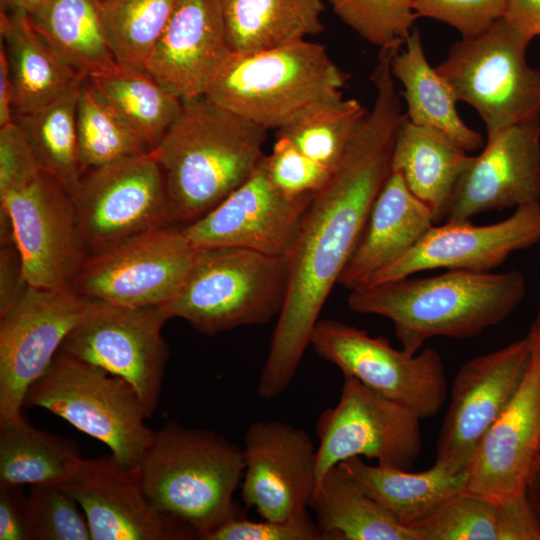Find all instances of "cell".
Returning <instances> with one entry per match:
<instances>
[{
  "label": "cell",
  "mask_w": 540,
  "mask_h": 540,
  "mask_svg": "<svg viewBox=\"0 0 540 540\" xmlns=\"http://www.w3.org/2000/svg\"><path fill=\"white\" fill-rule=\"evenodd\" d=\"M508 0H413L418 17L456 29L462 38L476 36L504 16Z\"/></svg>",
  "instance_id": "b9f144b4"
},
{
  "label": "cell",
  "mask_w": 540,
  "mask_h": 540,
  "mask_svg": "<svg viewBox=\"0 0 540 540\" xmlns=\"http://www.w3.org/2000/svg\"><path fill=\"white\" fill-rule=\"evenodd\" d=\"M400 524L413 526L465 490L467 472L453 474L435 463L421 472L369 465L361 457L337 465Z\"/></svg>",
  "instance_id": "484cf974"
},
{
  "label": "cell",
  "mask_w": 540,
  "mask_h": 540,
  "mask_svg": "<svg viewBox=\"0 0 540 540\" xmlns=\"http://www.w3.org/2000/svg\"><path fill=\"white\" fill-rule=\"evenodd\" d=\"M496 504L497 540H540V522L526 492Z\"/></svg>",
  "instance_id": "f6af8a7d"
},
{
  "label": "cell",
  "mask_w": 540,
  "mask_h": 540,
  "mask_svg": "<svg viewBox=\"0 0 540 540\" xmlns=\"http://www.w3.org/2000/svg\"><path fill=\"white\" fill-rule=\"evenodd\" d=\"M310 507L328 540H424L419 529L400 524L338 466L323 476Z\"/></svg>",
  "instance_id": "f546056e"
},
{
  "label": "cell",
  "mask_w": 540,
  "mask_h": 540,
  "mask_svg": "<svg viewBox=\"0 0 540 540\" xmlns=\"http://www.w3.org/2000/svg\"><path fill=\"white\" fill-rule=\"evenodd\" d=\"M32 540H91L80 504L60 485H32L27 496Z\"/></svg>",
  "instance_id": "ab89813d"
},
{
  "label": "cell",
  "mask_w": 540,
  "mask_h": 540,
  "mask_svg": "<svg viewBox=\"0 0 540 540\" xmlns=\"http://www.w3.org/2000/svg\"><path fill=\"white\" fill-rule=\"evenodd\" d=\"M105 36L118 64L146 71L177 0H98Z\"/></svg>",
  "instance_id": "e575fe53"
},
{
  "label": "cell",
  "mask_w": 540,
  "mask_h": 540,
  "mask_svg": "<svg viewBox=\"0 0 540 540\" xmlns=\"http://www.w3.org/2000/svg\"><path fill=\"white\" fill-rule=\"evenodd\" d=\"M314 196L291 197L278 189L265 155L243 184L182 230L195 248L241 247L286 256Z\"/></svg>",
  "instance_id": "ac0fdd59"
},
{
  "label": "cell",
  "mask_w": 540,
  "mask_h": 540,
  "mask_svg": "<svg viewBox=\"0 0 540 540\" xmlns=\"http://www.w3.org/2000/svg\"><path fill=\"white\" fill-rule=\"evenodd\" d=\"M47 0H0L1 10L7 11H23L26 13H31Z\"/></svg>",
  "instance_id": "f907efd6"
},
{
  "label": "cell",
  "mask_w": 540,
  "mask_h": 540,
  "mask_svg": "<svg viewBox=\"0 0 540 540\" xmlns=\"http://www.w3.org/2000/svg\"><path fill=\"white\" fill-rule=\"evenodd\" d=\"M267 172L283 193L291 197L317 194L328 183L332 171L302 153L285 137L276 136L266 155Z\"/></svg>",
  "instance_id": "60d3db41"
},
{
  "label": "cell",
  "mask_w": 540,
  "mask_h": 540,
  "mask_svg": "<svg viewBox=\"0 0 540 540\" xmlns=\"http://www.w3.org/2000/svg\"><path fill=\"white\" fill-rule=\"evenodd\" d=\"M42 170L17 123L0 128V197L25 186Z\"/></svg>",
  "instance_id": "ee69618b"
},
{
  "label": "cell",
  "mask_w": 540,
  "mask_h": 540,
  "mask_svg": "<svg viewBox=\"0 0 540 540\" xmlns=\"http://www.w3.org/2000/svg\"><path fill=\"white\" fill-rule=\"evenodd\" d=\"M526 494L540 522V467L529 483Z\"/></svg>",
  "instance_id": "816d5d0a"
},
{
  "label": "cell",
  "mask_w": 540,
  "mask_h": 540,
  "mask_svg": "<svg viewBox=\"0 0 540 540\" xmlns=\"http://www.w3.org/2000/svg\"><path fill=\"white\" fill-rule=\"evenodd\" d=\"M287 282L286 256L241 247L196 248L179 292L160 307L168 319H184L199 332L214 336L278 317Z\"/></svg>",
  "instance_id": "8992f818"
},
{
  "label": "cell",
  "mask_w": 540,
  "mask_h": 540,
  "mask_svg": "<svg viewBox=\"0 0 540 540\" xmlns=\"http://www.w3.org/2000/svg\"><path fill=\"white\" fill-rule=\"evenodd\" d=\"M267 130L206 96L182 108L150 151L159 163L174 221L189 223L216 207L265 157Z\"/></svg>",
  "instance_id": "3957f363"
},
{
  "label": "cell",
  "mask_w": 540,
  "mask_h": 540,
  "mask_svg": "<svg viewBox=\"0 0 540 540\" xmlns=\"http://www.w3.org/2000/svg\"><path fill=\"white\" fill-rule=\"evenodd\" d=\"M241 495L266 520L308 509L317 488L316 449L301 428L257 421L244 434Z\"/></svg>",
  "instance_id": "d6986e66"
},
{
  "label": "cell",
  "mask_w": 540,
  "mask_h": 540,
  "mask_svg": "<svg viewBox=\"0 0 540 540\" xmlns=\"http://www.w3.org/2000/svg\"><path fill=\"white\" fill-rule=\"evenodd\" d=\"M25 407H39L103 442L117 463L133 470L155 431L134 388L102 368L58 352L27 390Z\"/></svg>",
  "instance_id": "52a82bcc"
},
{
  "label": "cell",
  "mask_w": 540,
  "mask_h": 540,
  "mask_svg": "<svg viewBox=\"0 0 540 540\" xmlns=\"http://www.w3.org/2000/svg\"><path fill=\"white\" fill-rule=\"evenodd\" d=\"M530 358L527 334L460 367L437 439L435 463L453 474L467 472L481 439L519 389Z\"/></svg>",
  "instance_id": "2e32d148"
},
{
  "label": "cell",
  "mask_w": 540,
  "mask_h": 540,
  "mask_svg": "<svg viewBox=\"0 0 540 540\" xmlns=\"http://www.w3.org/2000/svg\"><path fill=\"white\" fill-rule=\"evenodd\" d=\"M76 128L84 173L149 152L88 78H84L80 89Z\"/></svg>",
  "instance_id": "d590c367"
},
{
  "label": "cell",
  "mask_w": 540,
  "mask_h": 540,
  "mask_svg": "<svg viewBox=\"0 0 540 540\" xmlns=\"http://www.w3.org/2000/svg\"><path fill=\"white\" fill-rule=\"evenodd\" d=\"M78 445L23 418L0 426V484H63L80 460Z\"/></svg>",
  "instance_id": "d6a6232c"
},
{
  "label": "cell",
  "mask_w": 540,
  "mask_h": 540,
  "mask_svg": "<svg viewBox=\"0 0 540 540\" xmlns=\"http://www.w3.org/2000/svg\"><path fill=\"white\" fill-rule=\"evenodd\" d=\"M167 320L160 306L127 307L89 299L59 351L124 379L150 418L158 407L169 358L161 333Z\"/></svg>",
  "instance_id": "9c48e42d"
},
{
  "label": "cell",
  "mask_w": 540,
  "mask_h": 540,
  "mask_svg": "<svg viewBox=\"0 0 540 540\" xmlns=\"http://www.w3.org/2000/svg\"><path fill=\"white\" fill-rule=\"evenodd\" d=\"M83 80H75L52 101L14 116L41 168L57 179L71 198L84 175L76 128Z\"/></svg>",
  "instance_id": "1f68e13d"
},
{
  "label": "cell",
  "mask_w": 540,
  "mask_h": 540,
  "mask_svg": "<svg viewBox=\"0 0 540 540\" xmlns=\"http://www.w3.org/2000/svg\"><path fill=\"white\" fill-rule=\"evenodd\" d=\"M207 540H328L308 509L284 520L260 522L236 516Z\"/></svg>",
  "instance_id": "7bdbcfd3"
},
{
  "label": "cell",
  "mask_w": 540,
  "mask_h": 540,
  "mask_svg": "<svg viewBox=\"0 0 540 540\" xmlns=\"http://www.w3.org/2000/svg\"><path fill=\"white\" fill-rule=\"evenodd\" d=\"M0 33L12 79L14 116L52 101L80 78L33 28L28 13L1 10Z\"/></svg>",
  "instance_id": "f1b7e54d"
},
{
  "label": "cell",
  "mask_w": 540,
  "mask_h": 540,
  "mask_svg": "<svg viewBox=\"0 0 540 540\" xmlns=\"http://www.w3.org/2000/svg\"><path fill=\"white\" fill-rule=\"evenodd\" d=\"M525 295L526 281L517 270H448L354 289L347 303L355 313L389 319L402 349L415 355L433 337L480 335L507 319Z\"/></svg>",
  "instance_id": "7a4b0ae2"
},
{
  "label": "cell",
  "mask_w": 540,
  "mask_h": 540,
  "mask_svg": "<svg viewBox=\"0 0 540 540\" xmlns=\"http://www.w3.org/2000/svg\"><path fill=\"white\" fill-rule=\"evenodd\" d=\"M530 41L502 17L484 32L455 42L435 68L457 101L477 111L487 137L540 117V72L526 61Z\"/></svg>",
  "instance_id": "ba28073f"
},
{
  "label": "cell",
  "mask_w": 540,
  "mask_h": 540,
  "mask_svg": "<svg viewBox=\"0 0 540 540\" xmlns=\"http://www.w3.org/2000/svg\"><path fill=\"white\" fill-rule=\"evenodd\" d=\"M60 486L80 504L92 540L199 539L190 525L157 511L112 454L81 457Z\"/></svg>",
  "instance_id": "44dd1931"
},
{
  "label": "cell",
  "mask_w": 540,
  "mask_h": 540,
  "mask_svg": "<svg viewBox=\"0 0 540 540\" xmlns=\"http://www.w3.org/2000/svg\"><path fill=\"white\" fill-rule=\"evenodd\" d=\"M516 394L487 430L467 469L464 492L500 502L526 492L540 467V329Z\"/></svg>",
  "instance_id": "e0dca14e"
},
{
  "label": "cell",
  "mask_w": 540,
  "mask_h": 540,
  "mask_svg": "<svg viewBox=\"0 0 540 540\" xmlns=\"http://www.w3.org/2000/svg\"><path fill=\"white\" fill-rule=\"evenodd\" d=\"M11 220L29 286L73 287L89 257L74 203L52 175L42 170L25 186L0 197Z\"/></svg>",
  "instance_id": "9a60e30c"
},
{
  "label": "cell",
  "mask_w": 540,
  "mask_h": 540,
  "mask_svg": "<svg viewBox=\"0 0 540 540\" xmlns=\"http://www.w3.org/2000/svg\"><path fill=\"white\" fill-rule=\"evenodd\" d=\"M149 503L207 538L239 516L233 495L242 482V448L209 430L167 422L131 470Z\"/></svg>",
  "instance_id": "277c9868"
},
{
  "label": "cell",
  "mask_w": 540,
  "mask_h": 540,
  "mask_svg": "<svg viewBox=\"0 0 540 540\" xmlns=\"http://www.w3.org/2000/svg\"><path fill=\"white\" fill-rule=\"evenodd\" d=\"M403 117L399 93L376 88L326 186L312 199L288 254L286 296L259 376L262 400L281 395L293 380L331 290L352 255L371 208L391 173Z\"/></svg>",
  "instance_id": "6da1fadb"
},
{
  "label": "cell",
  "mask_w": 540,
  "mask_h": 540,
  "mask_svg": "<svg viewBox=\"0 0 540 540\" xmlns=\"http://www.w3.org/2000/svg\"><path fill=\"white\" fill-rule=\"evenodd\" d=\"M503 18L531 40L540 35V0H508Z\"/></svg>",
  "instance_id": "c3c4849f"
},
{
  "label": "cell",
  "mask_w": 540,
  "mask_h": 540,
  "mask_svg": "<svg viewBox=\"0 0 540 540\" xmlns=\"http://www.w3.org/2000/svg\"><path fill=\"white\" fill-rule=\"evenodd\" d=\"M539 242L540 203L518 207L508 218L488 225L447 220L443 225H433L408 252L378 271L366 286L437 268L490 272L513 252Z\"/></svg>",
  "instance_id": "ffe728a7"
},
{
  "label": "cell",
  "mask_w": 540,
  "mask_h": 540,
  "mask_svg": "<svg viewBox=\"0 0 540 540\" xmlns=\"http://www.w3.org/2000/svg\"><path fill=\"white\" fill-rule=\"evenodd\" d=\"M29 287L15 243L2 244L0 250V315L10 310Z\"/></svg>",
  "instance_id": "7dc6e473"
},
{
  "label": "cell",
  "mask_w": 540,
  "mask_h": 540,
  "mask_svg": "<svg viewBox=\"0 0 540 540\" xmlns=\"http://www.w3.org/2000/svg\"><path fill=\"white\" fill-rule=\"evenodd\" d=\"M14 122V91L6 51L0 45V128Z\"/></svg>",
  "instance_id": "681fc988"
},
{
  "label": "cell",
  "mask_w": 540,
  "mask_h": 540,
  "mask_svg": "<svg viewBox=\"0 0 540 540\" xmlns=\"http://www.w3.org/2000/svg\"><path fill=\"white\" fill-rule=\"evenodd\" d=\"M433 225L428 207L408 189L399 173L391 171L338 284L350 291L366 286L378 271L408 252Z\"/></svg>",
  "instance_id": "cb8c5ba5"
},
{
  "label": "cell",
  "mask_w": 540,
  "mask_h": 540,
  "mask_svg": "<svg viewBox=\"0 0 540 540\" xmlns=\"http://www.w3.org/2000/svg\"><path fill=\"white\" fill-rule=\"evenodd\" d=\"M533 203H540V117L487 137L456 184L446 221Z\"/></svg>",
  "instance_id": "7402d4cb"
},
{
  "label": "cell",
  "mask_w": 540,
  "mask_h": 540,
  "mask_svg": "<svg viewBox=\"0 0 540 540\" xmlns=\"http://www.w3.org/2000/svg\"><path fill=\"white\" fill-rule=\"evenodd\" d=\"M233 53L249 54L324 30L322 0H219Z\"/></svg>",
  "instance_id": "4dcf8cb0"
},
{
  "label": "cell",
  "mask_w": 540,
  "mask_h": 540,
  "mask_svg": "<svg viewBox=\"0 0 540 540\" xmlns=\"http://www.w3.org/2000/svg\"><path fill=\"white\" fill-rule=\"evenodd\" d=\"M195 251L182 229H153L89 256L73 288L90 300L162 306L179 292Z\"/></svg>",
  "instance_id": "4fadbf2b"
},
{
  "label": "cell",
  "mask_w": 540,
  "mask_h": 540,
  "mask_svg": "<svg viewBox=\"0 0 540 540\" xmlns=\"http://www.w3.org/2000/svg\"><path fill=\"white\" fill-rule=\"evenodd\" d=\"M420 420L405 405L344 377L337 404L316 423L317 486L331 468L351 457L409 470L422 450Z\"/></svg>",
  "instance_id": "8fae6325"
},
{
  "label": "cell",
  "mask_w": 540,
  "mask_h": 540,
  "mask_svg": "<svg viewBox=\"0 0 540 540\" xmlns=\"http://www.w3.org/2000/svg\"><path fill=\"white\" fill-rule=\"evenodd\" d=\"M470 156L446 134L416 125L403 115L398 126L391 171L431 211L435 223L447 218L456 184Z\"/></svg>",
  "instance_id": "d4e9b609"
},
{
  "label": "cell",
  "mask_w": 540,
  "mask_h": 540,
  "mask_svg": "<svg viewBox=\"0 0 540 540\" xmlns=\"http://www.w3.org/2000/svg\"><path fill=\"white\" fill-rule=\"evenodd\" d=\"M540 329V312L538 313L535 321L533 322Z\"/></svg>",
  "instance_id": "f5cc1de1"
},
{
  "label": "cell",
  "mask_w": 540,
  "mask_h": 540,
  "mask_svg": "<svg viewBox=\"0 0 540 540\" xmlns=\"http://www.w3.org/2000/svg\"><path fill=\"white\" fill-rule=\"evenodd\" d=\"M28 16L46 44L78 76L91 79L122 68L108 45L98 0H47Z\"/></svg>",
  "instance_id": "4316f807"
},
{
  "label": "cell",
  "mask_w": 540,
  "mask_h": 540,
  "mask_svg": "<svg viewBox=\"0 0 540 540\" xmlns=\"http://www.w3.org/2000/svg\"><path fill=\"white\" fill-rule=\"evenodd\" d=\"M310 346L334 364L344 377H353L409 409L420 419L435 416L447 395L444 364L438 351L415 355L394 348L387 339L333 319L318 320Z\"/></svg>",
  "instance_id": "30bf717a"
},
{
  "label": "cell",
  "mask_w": 540,
  "mask_h": 540,
  "mask_svg": "<svg viewBox=\"0 0 540 540\" xmlns=\"http://www.w3.org/2000/svg\"><path fill=\"white\" fill-rule=\"evenodd\" d=\"M404 43L406 48L391 59V72L402 84L407 118L446 134L467 152L482 148V135L460 118L451 87L429 65L419 31L413 28Z\"/></svg>",
  "instance_id": "83f0119b"
},
{
  "label": "cell",
  "mask_w": 540,
  "mask_h": 540,
  "mask_svg": "<svg viewBox=\"0 0 540 540\" xmlns=\"http://www.w3.org/2000/svg\"><path fill=\"white\" fill-rule=\"evenodd\" d=\"M232 54L219 0H177L146 72L180 99L195 98Z\"/></svg>",
  "instance_id": "603a6c76"
},
{
  "label": "cell",
  "mask_w": 540,
  "mask_h": 540,
  "mask_svg": "<svg viewBox=\"0 0 540 540\" xmlns=\"http://www.w3.org/2000/svg\"><path fill=\"white\" fill-rule=\"evenodd\" d=\"M366 109L356 99L342 95L316 104L297 119L276 131L302 153L332 172Z\"/></svg>",
  "instance_id": "8d00e7d4"
},
{
  "label": "cell",
  "mask_w": 540,
  "mask_h": 540,
  "mask_svg": "<svg viewBox=\"0 0 540 540\" xmlns=\"http://www.w3.org/2000/svg\"><path fill=\"white\" fill-rule=\"evenodd\" d=\"M88 302L73 287L29 286L0 315V426L22 418L27 390L47 370Z\"/></svg>",
  "instance_id": "5bb4252c"
},
{
  "label": "cell",
  "mask_w": 540,
  "mask_h": 540,
  "mask_svg": "<svg viewBox=\"0 0 540 540\" xmlns=\"http://www.w3.org/2000/svg\"><path fill=\"white\" fill-rule=\"evenodd\" d=\"M72 200L89 256L174 221L162 169L150 151L89 170Z\"/></svg>",
  "instance_id": "7c38bea8"
},
{
  "label": "cell",
  "mask_w": 540,
  "mask_h": 540,
  "mask_svg": "<svg viewBox=\"0 0 540 540\" xmlns=\"http://www.w3.org/2000/svg\"><path fill=\"white\" fill-rule=\"evenodd\" d=\"M497 525V504L463 491L411 527L424 540H497Z\"/></svg>",
  "instance_id": "f35d334b"
},
{
  "label": "cell",
  "mask_w": 540,
  "mask_h": 540,
  "mask_svg": "<svg viewBox=\"0 0 540 540\" xmlns=\"http://www.w3.org/2000/svg\"><path fill=\"white\" fill-rule=\"evenodd\" d=\"M89 80L149 151L159 143L182 108V99L146 71L122 67Z\"/></svg>",
  "instance_id": "836d02e7"
},
{
  "label": "cell",
  "mask_w": 540,
  "mask_h": 540,
  "mask_svg": "<svg viewBox=\"0 0 540 540\" xmlns=\"http://www.w3.org/2000/svg\"><path fill=\"white\" fill-rule=\"evenodd\" d=\"M0 540H32L22 485L0 484Z\"/></svg>",
  "instance_id": "bcb514c9"
},
{
  "label": "cell",
  "mask_w": 540,
  "mask_h": 540,
  "mask_svg": "<svg viewBox=\"0 0 540 540\" xmlns=\"http://www.w3.org/2000/svg\"><path fill=\"white\" fill-rule=\"evenodd\" d=\"M346 80L323 45L301 39L255 53H233L204 96L277 131L316 104L342 95Z\"/></svg>",
  "instance_id": "5b68a950"
},
{
  "label": "cell",
  "mask_w": 540,
  "mask_h": 540,
  "mask_svg": "<svg viewBox=\"0 0 540 540\" xmlns=\"http://www.w3.org/2000/svg\"><path fill=\"white\" fill-rule=\"evenodd\" d=\"M339 19L380 49L403 44L418 18L413 0H327Z\"/></svg>",
  "instance_id": "74e56055"
}]
</instances>
